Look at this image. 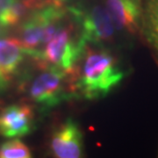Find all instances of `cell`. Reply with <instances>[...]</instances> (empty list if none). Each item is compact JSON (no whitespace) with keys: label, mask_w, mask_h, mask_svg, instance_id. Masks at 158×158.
I'll return each mask as SVG.
<instances>
[{"label":"cell","mask_w":158,"mask_h":158,"mask_svg":"<svg viewBox=\"0 0 158 158\" xmlns=\"http://www.w3.org/2000/svg\"><path fill=\"white\" fill-rule=\"evenodd\" d=\"M69 12L78 23L80 37L85 44L101 46L113 40L115 27L106 7L99 5L73 6Z\"/></svg>","instance_id":"3957f363"},{"label":"cell","mask_w":158,"mask_h":158,"mask_svg":"<svg viewBox=\"0 0 158 158\" xmlns=\"http://www.w3.org/2000/svg\"><path fill=\"white\" fill-rule=\"evenodd\" d=\"M22 46L17 39L0 40V78L5 83L23 60Z\"/></svg>","instance_id":"ba28073f"},{"label":"cell","mask_w":158,"mask_h":158,"mask_svg":"<svg viewBox=\"0 0 158 158\" xmlns=\"http://www.w3.org/2000/svg\"><path fill=\"white\" fill-rule=\"evenodd\" d=\"M106 7L117 30L130 34L138 30L142 14L141 0H106Z\"/></svg>","instance_id":"52a82bcc"},{"label":"cell","mask_w":158,"mask_h":158,"mask_svg":"<svg viewBox=\"0 0 158 158\" xmlns=\"http://www.w3.org/2000/svg\"><path fill=\"white\" fill-rule=\"evenodd\" d=\"M67 74L60 69L48 68L34 79L30 87L32 100L44 110H49L71 98L74 91L67 87Z\"/></svg>","instance_id":"277c9868"},{"label":"cell","mask_w":158,"mask_h":158,"mask_svg":"<svg viewBox=\"0 0 158 158\" xmlns=\"http://www.w3.org/2000/svg\"><path fill=\"white\" fill-rule=\"evenodd\" d=\"M0 27H1V26H0Z\"/></svg>","instance_id":"5bb4252c"},{"label":"cell","mask_w":158,"mask_h":158,"mask_svg":"<svg viewBox=\"0 0 158 158\" xmlns=\"http://www.w3.org/2000/svg\"><path fill=\"white\" fill-rule=\"evenodd\" d=\"M32 153L29 148L20 140H10L0 146V157L1 158H29Z\"/></svg>","instance_id":"8fae6325"},{"label":"cell","mask_w":158,"mask_h":158,"mask_svg":"<svg viewBox=\"0 0 158 158\" xmlns=\"http://www.w3.org/2000/svg\"><path fill=\"white\" fill-rule=\"evenodd\" d=\"M34 112L27 105H11L0 111V135L6 138L28 135L34 127Z\"/></svg>","instance_id":"8992f818"},{"label":"cell","mask_w":158,"mask_h":158,"mask_svg":"<svg viewBox=\"0 0 158 158\" xmlns=\"http://www.w3.org/2000/svg\"><path fill=\"white\" fill-rule=\"evenodd\" d=\"M143 14L145 36L158 56V0H147Z\"/></svg>","instance_id":"9c48e42d"},{"label":"cell","mask_w":158,"mask_h":158,"mask_svg":"<svg viewBox=\"0 0 158 158\" xmlns=\"http://www.w3.org/2000/svg\"><path fill=\"white\" fill-rule=\"evenodd\" d=\"M34 6L32 1L28 0H14L4 15L0 18L1 27H11L16 25L27 14L30 7Z\"/></svg>","instance_id":"30bf717a"},{"label":"cell","mask_w":158,"mask_h":158,"mask_svg":"<svg viewBox=\"0 0 158 158\" xmlns=\"http://www.w3.org/2000/svg\"><path fill=\"white\" fill-rule=\"evenodd\" d=\"M14 0H0V18L4 15Z\"/></svg>","instance_id":"7c38bea8"},{"label":"cell","mask_w":158,"mask_h":158,"mask_svg":"<svg viewBox=\"0 0 158 158\" xmlns=\"http://www.w3.org/2000/svg\"><path fill=\"white\" fill-rule=\"evenodd\" d=\"M52 154L58 158H80L84 156V135L73 118H68L51 135Z\"/></svg>","instance_id":"5b68a950"},{"label":"cell","mask_w":158,"mask_h":158,"mask_svg":"<svg viewBox=\"0 0 158 158\" xmlns=\"http://www.w3.org/2000/svg\"><path fill=\"white\" fill-rule=\"evenodd\" d=\"M54 1H56V2H58V3H60V4H63L64 2H66V1H69V0H54Z\"/></svg>","instance_id":"4fadbf2b"},{"label":"cell","mask_w":158,"mask_h":158,"mask_svg":"<svg viewBox=\"0 0 158 158\" xmlns=\"http://www.w3.org/2000/svg\"><path fill=\"white\" fill-rule=\"evenodd\" d=\"M125 75L111 53L106 50L93 51L85 58L72 90L87 100L99 99L120 85Z\"/></svg>","instance_id":"6da1fadb"},{"label":"cell","mask_w":158,"mask_h":158,"mask_svg":"<svg viewBox=\"0 0 158 158\" xmlns=\"http://www.w3.org/2000/svg\"><path fill=\"white\" fill-rule=\"evenodd\" d=\"M86 44L73 34L71 27H62L43 50L37 51L33 56L48 65L70 73L74 70L79 59L84 56Z\"/></svg>","instance_id":"7a4b0ae2"}]
</instances>
